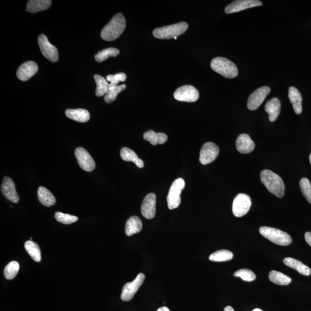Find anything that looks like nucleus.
I'll return each mask as SVG.
<instances>
[{
	"mask_svg": "<svg viewBox=\"0 0 311 311\" xmlns=\"http://www.w3.org/2000/svg\"><path fill=\"white\" fill-rule=\"evenodd\" d=\"M126 28V20L123 14H116L101 32L104 40L112 41L120 37Z\"/></svg>",
	"mask_w": 311,
	"mask_h": 311,
	"instance_id": "obj_1",
	"label": "nucleus"
},
{
	"mask_svg": "<svg viewBox=\"0 0 311 311\" xmlns=\"http://www.w3.org/2000/svg\"><path fill=\"white\" fill-rule=\"evenodd\" d=\"M261 182L270 192L278 198L283 197L285 194V185L281 177L269 170H265L261 173Z\"/></svg>",
	"mask_w": 311,
	"mask_h": 311,
	"instance_id": "obj_2",
	"label": "nucleus"
},
{
	"mask_svg": "<svg viewBox=\"0 0 311 311\" xmlns=\"http://www.w3.org/2000/svg\"><path fill=\"white\" fill-rule=\"evenodd\" d=\"M211 68L217 74L228 78H236L238 75V69L234 63L223 57H216L213 59Z\"/></svg>",
	"mask_w": 311,
	"mask_h": 311,
	"instance_id": "obj_3",
	"label": "nucleus"
},
{
	"mask_svg": "<svg viewBox=\"0 0 311 311\" xmlns=\"http://www.w3.org/2000/svg\"><path fill=\"white\" fill-rule=\"evenodd\" d=\"M188 28V24L186 22H180L179 23L156 28L153 31V35L155 38L160 39H171L185 33Z\"/></svg>",
	"mask_w": 311,
	"mask_h": 311,
	"instance_id": "obj_4",
	"label": "nucleus"
},
{
	"mask_svg": "<svg viewBox=\"0 0 311 311\" xmlns=\"http://www.w3.org/2000/svg\"><path fill=\"white\" fill-rule=\"evenodd\" d=\"M259 233L266 239L280 246H288L292 242L288 233L276 228L262 227L259 228Z\"/></svg>",
	"mask_w": 311,
	"mask_h": 311,
	"instance_id": "obj_5",
	"label": "nucleus"
},
{
	"mask_svg": "<svg viewBox=\"0 0 311 311\" xmlns=\"http://www.w3.org/2000/svg\"><path fill=\"white\" fill-rule=\"evenodd\" d=\"M185 187V182L182 178L176 179L170 187L167 196L168 207L171 210L179 207L180 204V194Z\"/></svg>",
	"mask_w": 311,
	"mask_h": 311,
	"instance_id": "obj_6",
	"label": "nucleus"
},
{
	"mask_svg": "<svg viewBox=\"0 0 311 311\" xmlns=\"http://www.w3.org/2000/svg\"><path fill=\"white\" fill-rule=\"evenodd\" d=\"M252 206V199L246 194H239L234 198L233 205V212L234 216L241 217L249 212Z\"/></svg>",
	"mask_w": 311,
	"mask_h": 311,
	"instance_id": "obj_7",
	"label": "nucleus"
},
{
	"mask_svg": "<svg viewBox=\"0 0 311 311\" xmlns=\"http://www.w3.org/2000/svg\"><path fill=\"white\" fill-rule=\"evenodd\" d=\"M38 44L41 52L50 61L56 62L58 60V52L56 47L49 42L48 38L43 34L38 37Z\"/></svg>",
	"mask_w": 311,
	"mask_h": 311,
	"instance_id": "obj_8",
	"label": "nucleus"
},
{
	"mask_svg": "<svg viewBox=\"0 0 311 311\" xmlns=\"http://www.w3.org/2000/svg\"><path fill=\"white\" fill-rule=\"evenodd\" d=\"M199 97L198 91L192 85H183L177 88L174 93L175 99L186 102H195Z\"/></svg>",
	"mask_w": 311,
	"mask_h": 311,
	"instance_id": "obj_9",
	"label": "nucleus"
},
{
	"mask_svg": "<svg viewBox=\"0 0 311 311\" xmlns=\"http://www.w3.org/2000/svg\"><path fill=\"white\" fill-rule=\"evenodd\" d=\"M145 278L144 274L139 273L134 281L126 284L122 289L121 299L124 301L131 300L143 284Z\"/></svg>",
	"mask_w": 311,
	"mask_h": 311,
	"instance_id": "obj_10",
	"label": "nucleus"
},
{
	"mask_svg": "<svg viewBox=\"0 0 311 311\" xmlns=\"http://www.w3.org/2000/svg\"><path fill=\"white\" fill-rule=\"evenodd\" d=\"M219 148L214 142H206L200 151L199 161L203 165L211 163L216 159L219 154Z\"/></svg>",
	"mask_w": 311,
	"mask_h": 311,
	"instance_id": "obj_11",
	"label": "nucleus"
},
{
	"mask_svg": "<svg viewBox=\"0 0 311 311\" xmlns=\"http://www.w3.org/2000/svg\"><path fill=\"white\" fill-rule=\"evenodd\" d=\"M271 89L268 86H264L257 89L250 95L247 101V107L250 110H256L261 105L265 98L271 93Z\"/></svg>",
	"mask_w": 311,
	"mask_h": 311,
	"instance_id": "obj_12",
	"label": "nucleus"
},
{
	"mask_svg": "<svg viewBox=\"0 0 311 311\" xmlns=\"http://www.w3.org/2000/svg\"><path fill=\"white\" fill-rule=\"evenodd\" d=\"M75 156L79 166L81 169L87 171V172H91L95 170L96 164H95L94 158L84 148L78 147L76 149Z\"/></svg>",
	"mask_w": 311,
	"mask_h": 311,
	"instance_id": "obj_13",
	"label": "nucleus"
},
{
	"mask_svg": "<svg viewBox=\"0 0 311 311\" xmlns=\"http://www.w3.org/2000/svg\"><path fill=\"white\" fill-rule=\"evenodd\" d=\"M262 5V2L258 0H237L228 5L225 8V12L228 14H233Z\"/></svg>",
	"mask_w": 311,
	"mask_h": 311,
	"instance_id": "obj_14",
	"label": "nucleus"
},
{
	"mask_svg": "<svg viewBox=\"0 0 311 311\" xmlns=\"http://www.w3.org/2000/svg\"><path fill=\"white\" fill-rule=\"evenodd\" d=\"M1 190L3 195L14 204H17L19 201V197L16 190L14 181L9 177H4L2 180Z\"/></svg>",
	"mask_w": 311,
	"mask_h": 311,
	"instance_id": "obj_15",
	"label": "nucleus"
},
{
	"mask_svg": "<svg viewBox=\"0 0 311 311\" xmlns=\"http://www.w3.org/2000/svg\"><path fill=\"white\" fill-rule=\"evenodd\" d=\"M156 196L154 193L148 194L143 200L141 205V214L147 219H152L156 214Z\"/></svg>",
	"mask_w": 311,
	"mask_h": 311,
	"instance_id": "obj_16",
	"label": "nucleus"
},
{
	"mask_svg": "<svg viewBox=\"0 0 311 311\" xmlns=\"http://www.w3.org/2000/svg\"><path fill=\"white\" fill-rule=\"evenodd\" d=\"M38 66L34 61H27L23 63L18 69L17 76L20 80L25 81L37 74Z\"/></svg>",
	"mask_w": 311,
	"mask_h": 311,
	"instance_id": "obj_17",
	"label": "nucleus"
},
{
	"mask_svg": "<svg viewBox=\"0 0 311 311\" xmlns=\"http://www.w3.org/2000/svg\"><path fill=\"white\" fill-rule=\"evenodd\" d=\"M236 145L237 151L244 154L251 153L255 148L254 142L246 134L239 136L236 139Z\"/></svg>",
	"mask_w": 311,
	"mask_h": 311,
	"instance_id": "obj_18",
	"label": "nucleus"
},
{
	"mask_svg": "<svg viewBox=\"0 0 311 311\" xmlns=\"http://www.w3.org/2000/svg\"><path fill=\"white\" fill-rule=\"evenodd\" d=\"M281 102L277 97L272 98L266 103L265 111L269 114L270 121L273 122L277 119L281 112Z\"/></svg>",
	"mask_w": 311,
	"mask_h": 311,
	"instance_id": "obj_19",
	"label": "nucleus"
},
{
	"mask_svg": "<svg viewBox=\"0 0 311 311\" xmlns=\"http://www.w3.org/2000/svg\"><path fill=\"white\" fill-rule=\"evenodd\" d=\"M289 98L292 106L295 113L300 114L302 112V97L296 88L291 87L289 89Z\"/></svg>",
	"mask_w": 311,
	"mask_h": 311,
	"instance_id": "obj_20",
	"label": "nucleus"
},
{
	"mask_svg": "<svg viewBox=\"0 0 311 311\" xmlns=\"http://www.w3.org/2000/svg\"><path fill=\"white\" fill-rule=\"evenodd\" d=\"M65 115L69 119L78 122H86L90 119V114L85 109H68L66 110Z\"/></svg>",
	"mask_w": 311,
	"mask_h": 311,
	"instance_id": "obj_21",
	"label": "nucleus"
},
{
	"mask_svg": "<svg viewBox=\"0 0 311 311\" xmlns=\"http://www.w3.org/2000/svg\"><path fill=\"white\" fill-rule=\"evenodd\" d=\"M142 223L140 218L137 216H132L127 221L125 226V233L127 236H131L141 232Z\"/></svg>",
	"mask_w": 311,
	"mask_h": 311,
	"instance_id": "obj_22",
	"label": "nucleus"
},
{
	"mask_svg": "<svg viewBox=\"0 0 311 311\" xmlns=\"http://www.w3.org/2000/svg\"><path fill=\"white\" fill-rule=\"evenodd\" d=\"M38 197L39 202L43 205L50 207L55 205L56 200L55 196L45 187L41 186L38 190Z\"/></svg>",
	"mask_w": 311,
	"mask_h": 311,
	"instance_id": "obj_23",
	"label": "nucleus"
},
{
	"mask_svg": "<svg viewBox=\"0 0 311 311\" xmlns=\"http://www.w3.org/2000/svg\"><path fill=\"white\" fill-rule=\"evenodd\" d=\"M285 265L292 268L299 272L301 274L309 276L311 273V270L302 262L292 258H285L284 260Z\"/></svg>",
	"mask_w": 311,
	"mask_h": 311,
	"instance_id": "obj_24",
	"label": "nucleus"
},
{
	"mask_svg": "<svg viewBox=\"0 0 311 311\" xmlns=\"http://www.w3.org/2000/svg\"><path fill=\"white\" fill-rule=\"evenodd\" d=\"M50 0H30L28 1L26 10L30 13H36L49 9L52 5Z\"/></svg>",
	"mask_w": 311,
	"mask_h": 311,
	"instance_id": "obj_25",
	"label": "nucleus"
},
{
	"mask_svg": "<svg viewBox=\"0 0 311 311\" xmlns=\"http://www.w3.org/2000/svg\"><path fill=\"white\" fill-rule=\"evenodd\" d=\"M120 157L122 160L125 161H132L138 168H143L144 166V161L141 158H138L136 152L128 148H123L120 152Z\"/></svg>",
	"mask_w": 311,
	"mask_h": 311,
	"instance_id": "obj_26",
	"label": "nucleus"
},
{
	"mask_svg": "<svg viewBox=\"0 0 311 311\" xmlns=\"http://www.w3.org/2000/svg\"><path fill=\"white\" fill-rule=\"evenodd\" d=\"M145 140L152 145L163 144L167 141L168 136L163 133H156L154 131L146 132L144 134Z\"/></svg>",
	"mask_w": 311,
	"mask_h": 311,
	"instance_id": "obj_27",
	"label": "nucleus"
},
{
	"mask_svg": "<svg viewBox=\"0 0 311 311\" xmlns=\"http://www.w3.org/2000/svg\"><path fill=\"white\" fill-rule=\"evenodd\" d=\"M24 247L28 254L34 261L39 262L41 261V253L39 246L33 241L29 240L25 243Z\"/></svg>",
	"mask_w": 311,
	"mask_h": 311,
	"instance_id": "obj_28",
	"label": "nucleus"
},
{
	"mask_svg": "<svg viewBox=\"0 0 311 311\" xmlns=\"http://www.w3.org/2000/svg\"><path fill=\"white\" fill-rule=\"evenodd\" d=\"M126 85H115L110 84L109 91L104 97V101L107 103H112L116 99L118 95L122 91L125 90Z\"/></svg>",
	"mask_w": 311,
	"mask_h": 311,
	"instance_id": "obj_29",
	"label": "nucleus"
},
{
	"mask_svg": "<svg viewBox=\"0 0 311 311\" xmlns=\"http://www.w3.org/2000/svg\"><path fill=\"white\" fill-rule=\"evenodd\" d=\"M269 280L280 285H288L292 281L291 278L281 272L272 271L269 272Z\"/></svg>",
	"mask_w": 311,
	"mask_h": 311,
	"instance_id": "obj_30",
	"label": "nucleus"
},
{
	"mask_svg": "<svg viewBox=\"0 0 311 311\" xmlns=\"http://www.w3.org/2000/svg\"><path fill=\"white\" fill-rule=\"evenodd\" d=\"M94 79L97 83L96 95L98 97H103L109 91V84L105 78L100 75L94 76Z\"/></svg>",
	"mask_w": 311,
	"mask_h": 311,
	"instance_id": "obj_31",
	"label": "nucleus"
},
{
	"mask_svg": "<svg viewBox=\"0 0 311 311\" xmlns=\"http://www.w3.org/2000/svg\"><path fill=\"white\" fill-rule=\"evenodd\" d=\"M233 258V253L230 251L223 250L213 253L209 260L213 262H220L231 261Z\"/></svg>",
	"mask_w": 311,
	"mask_h": 311,
	"instance_id": "obj_32",
	"label": "nucleus"
},
{
	"mask_svg": "<svg viewBox=\"0 0 311 311\" xmlns=\"http://www.w3.org/2000/svg\"><path fill=\"white\" fill-rule=\"evenodd\" d=\"M119 55V50L118 49L110 47V48L106 49L98 52L97 55H95V60L97 62H102L105 61L109 57H116Z\"/></svg>",
	"mask_w": 311,
	"mask_h": 311,
	"instance_id": "obj_33",
	"label": "nucleus"
},
{
	"mask_svg": "<svg viewBox=\"0 0 311 311\" xmlns=\"http://www.w3.org/2000/svg\"><path fill=\"white\" fill-rule=\"evenodd\" d=\"M20 269L18 262L12 261L5 266L4 274L7 280H12L17 276Z\"/></svg>",
	"mask_w": 311,
	"mask_h": 311,
	"instance_id": "obj_34",
	"label": "nucleus"
},
{
	"mask_svg": "<svg viewBox=\"0 0 311 311\" xmlns=\"http://www.w3.org/2000/svg\"><path fill=\"white\" fill-rule=\"evenodd\" d=\"M300 187L303 196L311 204V185L310 180L306 177H303L300 181Z\"/></svg>",
	"mask_w": 311,
	"mask_h": 311,
	"instance_id": "obj_35",
	"label": "nucleus"
},
{
	"mask_svg": "<svg viewBox=\"0 0 311 311\" xmlns=\"http://www.w3.org/2000/svg\"><path fill=\"white\" fill-rule=\"evenodd\" d=\"M55 217L57 221L63 224H71L78 221V218L75 215L63 214L59 212L56 213Z\"/></svg>",
	"mask_w": 311,
	"mask_h": 311,
	"instance_id": "obj_36",
	"label": "nucleus"
},
{
	"mask_svg": "<svg viewBox=\"0 0 311 311\" xmlns=\"http://www.w3.org/2000/svg\"><path fill=\"white\" fill-rule=\"evenodd\" d=\"M234 277H240L243 280L247 282L254 281L256 279V275L254 272L249 269H241L234 272Z\"/></svg>",
	"mask_w": 311,
	"mask_h": 311,
	"instance_id": "obj_37",
	"label": "nucleus"
},
{
	"mask_svg": "<svg viewBox=\"0 0 311 311\" xmlns=\"http://www.w3.org/2000/svg\"><path fill=\"white\" fill-rule=\"evenodd\" d=\"M126 78V75L124 73H119V74L114 75H108L106 80L107 81L110 82L111 84L117 85L120 81H125Z\"/></svg>",
	"mask_w": 311,
	"mask_h": 311,
	"instance_id": "obj_38",
	"label": "nucleus"
},
{
	"mask_svg": "<svg viewBox=\"0 0 311 311\" xmlns=\"http://www.w3.org/2000/svg\"><path fill=\"white\" fill-rule=\"evenodd\" d=\"M305 239L308 244L311 247V233H306Z\"/></svg>",
	"mask_w": 311,
	"mask_h": 311,
	"instance_id": "obj_39",
	"label": "nucleus"
},
{
	"mask_svg": "<svg viewBox=\"0 0 311 311\" xmlns=\"http://www.w3.org/2000/svg\"><path fill=\"white\" fill-rule=\"evenodd\" d=\"M157 311H170L166 307H163L158 309Z\"/></svg>",
	"mask_w": 311,
	"mask_h": 311,
	"instance_id": "obj_40",
	"label": "nucleus"
},
{
	"mask_svg": "<svg viewBox=\"0 0 311 311\" xmlns=\"http://www.w3.org/2000/svg\"><path fill=\"white\" fill-rule=\"evenodd\" d=\"M224 311H234L233 308L231 306H227L225 308Z\"/></svg>",
	"mask_w": 311,
	"mask_h": 311,
	"instance_id": "obj_41",
	"label": "nucleus"
},
{
	"mask_svg": "<svg viewBox=\"0 0 311 311\" xmlns=\"http://www.w3.org/2000/svg\"><path fill=\"white\" fill-rule=\"evenodd\" d=\"M252 311H263L261 310L258 309H255L254 310H253Z\"/></svg>",
	"mask_w": 311,
	"mask_h": 311,
	"instance_id": "obj_42",
	"label": "nucleus"
},
{
	"mask_svg": "<svg viewBox=\"0 0 311 311\" xmlns=\"http://www.w3.org/2000/svg\"><path fill=\"white\" fill-rule=\"evenodd\" d=\"M310 163L311 164V155L310 156Z\"/></svg>",
	"mask_w": 311,
	"mask_h": 311,
	"instance_id": "obj_43",
	"label": "nucleus"
}]
</instances>
